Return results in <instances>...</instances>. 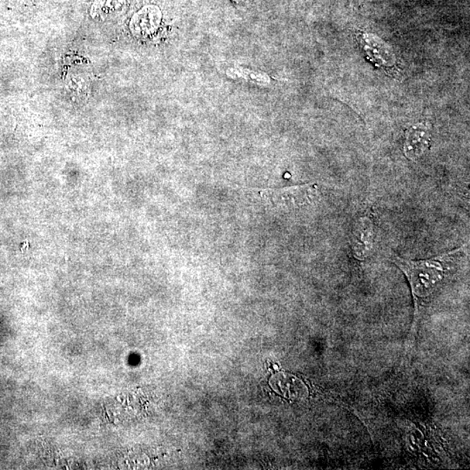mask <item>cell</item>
Returning <instances> with one entry per match:
<instances>
[{
    "mask_svg": "<svg viewBox=\"0 0 470 470\" xmlns=\"http://www.w3.org/2000/svg\"><path fill=\"white\" fill-rule=\"evenodd\" d=\"M160 20V10L153 6H149V8H144L135 17L133 25L137 32L146 33L156 29L159 25Z\"/></svg>",
    "mask_w": 470,
    "mask_h": 470,
    "instance_id": "obj_4",
    "label": "cell"
},
{
    "mask_svg": "<svg viewBox=\"0 0 470 470\" xmlns=\"http://www.w3.org/2000/svg\"><path fill=\"white\" fill-rule=\"evenodd\" d=\"M260 194L263 200L273 207L300 208L314 201L318 194V188L317 185L308 184L280 190H267Z\"/></svg>",
    "mask_w": 470,
    "mask_h": 470,
    "instance_id": "obj_2",
    "label": "cell"
},
{
    "mask_svg": "<svg viewBox=\"0 0 470 470\" xmlns=\"http://www.w3.org/2000/svg\"><path fill=\"white\" fill-rule=\"evenodd\" d=\"M428 143H430V135L426 128H421L420 126H414L408 133L406 144H405V153L413 160L414 158L424 153Z\"/></svg>",
    "mask_w": 470,
    "mask_h": 470,
    "instance_id": "obj_3",
    "label": "cell"
},
{
    "mask_svg": "<svg viewBox=\"0 0 470 470\" xmlns=\"http://www.w3.org/2000/svg\"><path fill=\"white\" fill-rule=\"evenodd\" d=\"M233 3H235V4H242V3L244 2V0H231Z\"/></svg>",
    "mask_w": 470,
    "mask_h": 470,
    "instance_id": "obj_5",
    "label": "cell"
},
{
    "mask_svg": "<svg viewBox=\"0 0 470 470\" xmlns=\"http://www.w3.org/2000/svg\"><path fill=\"white\" fill-rule=\"evenodd\" d=\"M454 251L425 260H408L397 255L390 257L392 262L406 274L412 287L414 296H426L433 292L444 274V263Z\"/></svg>",
    "mask_w": 470,
    "mask_h": 470,
    "instance_id": "obj_1",
    "label": "cell"
}]
</instances>
